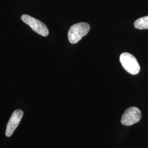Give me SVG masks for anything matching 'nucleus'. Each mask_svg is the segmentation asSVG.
I'll use <instances>...</instances> for the list:
<instances>
[{"label":"nucleus","instance_id":"f257e3e1","mask_svg":"<svg viewBox=\"0 0 148 148\" xmlns=\"http://www.w3.org/2000/svg\"><path fill=\"white\" fill-rule=\"evenodd\" d=\"M90 25L86 23H79L70 27L68 32L69 42L75 44L79 42L81 38L90 32Z\"/></svg>","mask_w":148,"mask_h":148},{"label":"nucleus","instance_id":"f03ea898","mask_svg":"<svg viewBox=\"0 0 148 148\" xmlns=\"http://www.w3.org/2000/svg\"><path fill=\"white\" fill-rule=\"evenodd\" d=\"M120 61L122 67L127 72L132 75H137L140 71V65L137 59L130 53H122L120 57Z\"/></svg>","mask_w":148,"mask_h":148},{"label":"nucleus","instance_id":"7ed1b4c3","mask_svg":"<svg viewBox=\"0 0 148 148\" xmlns=\"http://www.w3.org/2000/svg\"><path fill=\"white\" fill-rule=\"evenodd\" d=\"M21 19L22 21L38 34L45 37L48 35L49 31L47 27L42 21L27 14L22 15Z\"/></svg>","mask_w":148,"mask_h":148},{"label":"nucleus","instance_id":"20e7f679","mask_svg":"<svg viewBox=\"0 0 148 148\" xmlns=\"http://www.w3.org/2000/svg\"><path fill=\"white\" fill-rule=\"evenodd\" d=\"M142 119L141 111L137 107L132 106L127 109L122 115L121 122L124 126H129L133 125Z\"/></svg>","mask_w":148,"mask_h":148},{"label":"nucleus","instance_id":"39448f33","mask_svg":"<svg viewBox=\"0 0 148 148\" xmlns=\"http://www.w3.org/2000/svg\"><path fill=\"white\" fill-rule=\"evenodd\" d=\"M23 116V111L21 110H16L14 111L7 125L5 136L8 137H11L16 128L20 123Z\"/></svg>","mask_w":148,"mask_h":148},{"label":"nucleus","instance_id":"423d86ee","mask_svg":"<svg viewBox=\"0 0 148 148\" xmlns=\"http://www.w3.org/2000/svg\"><path fill=\"white\" fill-rule=\"evenodd\" d=\"M134 27L139 30L148 29V16L137 19L134 23Z\"/></svg>","mask_w":148,"mask_h":148}]
</instances>
